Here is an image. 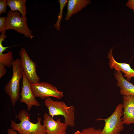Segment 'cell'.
Segmentation results:
<instances>
[{"instance_id": "cell-1", "label": "cell", "mask_w": 134, "mask_h": 134, "mask_svg": "<svg viewBox=\"0 0 134 134\" xmlns=\"http://www.w3.org/2000/svg\"><path fill=\"white\" fill-rule=\"evenodd\" d=\"M30 115L26 110H20L18 115V119L20 121L16 123L11 120V128L17 131L19 134H44L46 131L45 127L41 124L42 118H37V122L33 123L30 121Z\"/></svg>"}, {"instance_id": "cell-2", "label": "cell", "mask_w": 134, "mask_h": 134, "mask_svg": "<svg viewBox=\"0 0 134 134\" xmlns=\"http://www.w3.org/2000/svg\"><path fill=\"white\" fill-rule=\"evenodd\" d=\"M44 104L48 110L49 114L52 118L62 115L64 117L65 123L68 126H75V109L73 105L68 106L64 101H55L50 98L45 99Z\"/></svg>"}, {"instance_id": "cell-3", "label": "cell", "mask_w": 134, "mask_h": 134, "mask_svg": "<svg viewBox=\"0 0 134 134\" xmlns=\"http://www.w3.org/2000/svg\"><path fill=\"white\" fill-rule=\"evenodd\" d=\"M12 66V78L5 85L4 89L5 92L9 97L12 105L14 106L20 98V83L23 77V70L19 59L13 60Z\"/></svg>"}, {"instance_id": "cell-4", "label": "cell", "mask_w": 134, "mask_h": 134, "mask_svg": "<svg viewBox=\"0 0 134 134\" xmlns=\"http://www.w3.org/2000/svg\"><path fill=\"white\" fill-rule=\"evenodd\" d=\"M27 19L23 18L19 11H12L10 10L7 13L5 23V29L15 30L25 37L32 39L34 36L28 26Z\"/></svg>"}, {"instance_id": "cell-5", "label": "cell", "mask_w": 134, "mask_h": 134, "mask_svg": "<svg viewBox=\"0 0 134 134\" xmlns=\"http://www.w3.org/2000/svg\"><path fill=\"white\" fill-rule=\"evenodd\" d=\"M123 107L120 103L116 106L112 114L107 118L98 119L97 120H103L105 122L104 127L101 131V134H120L124 130L122 122Z\"/></svg>"}, {"instance_id": "cell-6", "label": "cell", "mask_w": 134, "mask_h": 134, "mask_svg": "<svg viewBox=\"0 0 134 134\" xmlns=\"http://www.w3.org/2000/svg\"><path fill=\"white\" fill-rule=\"evenodd\" d=\"M31 87L35 98L39 97L41 100L52 97L58 99L63 96V93L58 91L52 84L44 82L31 84Z\"/></svg>"}, {"instance_id": "cell-7", "label": "cell", "mask_w": 134, "mask_h": 134, "mask_svg": "<svg viewBox=\"0 0 134 134\" xmlns=\"http://www.w3.org/2000/svg\"><path fill=\"white\" fill-rule=\"evenodd\" d=\"M19 54L24 73L30 83L33 84L40 82V79L36 72L37 66L35 63L31 59L24 48H21Z\"/></svg>"}, {"instance_id": "cell-8", "label": "cell", "mask_w": 134, "mask_h": 134, "mask_svg": "<svg viewBox=\"0 0 134 134\" xmlns=\"http://www.w3.org/2000/svg\"><path fill=\"white\" fill-rule=\"evenodd\" d=\"M31 84L23 72L20 101L26 104L28 111H30L33 106L38 107L40 105V103L36 99L33 94L31 87Z\"/></svg>"}, {"instance_id": "cell-9", "label": "cell", "mask_w": 134, "mask_h": 134, "mask_svg": "<svg viewBox=\"0 0 134 134\" xmlns=\"http://www.w3.org/2000/svg\"><path fill=\"white\" fill-rule=\"evenodd\" d=\"M43 125L45 128L47 134H66L68 126L61 121L60 119L55 121L51 116L46 113L43 116Z\"/></svg>"}, {"instance_id": "cell-10", "label": "cell", "mask_w": 134, "mask_h": 134, "mask_svg": "<svg viewBox=\"0 0 134 134\" xmlns=\"http://www.w3.org/2000/svg\"><path fill=\"white\" fill-rule=\"evenodd\" d=\"M107 57L109 59V65L111 69H114L115 71L122 72L125 74L124 77H126V79L129 82L132 78L134 77V70L129 64L120 63L116 61L113 55L112 49H110Z\"/></svg>"}, {"instance_id": "cell-11", "label": "cell", "mask_w": 134, "mask_h": 134, "mask_svg": "<svg viewBox=\"0 0 134 134\" xmlns=\"http://www.w3.org/2000/svg\"><path fill=\"white\" fill-rule=\"evenodd\" d=\"M123 107L124 111L122 118L124 124H134V97L123 96Z\"/></svg>"}, {"instance_id": "cell-12", "label": "cell", "mask_w": 134, "mask_h": 134, "mask_svg": "<svg viewBox=\"0 0 134 134\" xmlns=\"http://www.w3.org/2000/svg\"><path fill=\"white\" fill-rule=\"evenodd\" d=\"M114 75L117 81V86L120 88L121 94L123 96L134 97V85L124 78L121 71H115Z\"/></svg>"}, {"instance_id": "cell-13", "label": "cell", "mask_w": 134, "mask_h": 134, "mask_svg": "<svg viewBox=\"0 0 134 134\" xmlns=\"http://www.w3.org/2000/svg\"><path fill=\"white\" fill-rule=\"evenodd\" d=\"M90 0H69L68 1L67 10L65 20H69L72 16L85 8L90 3Z\"/></svg>"}, {"instance_id": "cell-14", "label": "cell", "mask_w": 134, "mask_h": 134, "mask_svg": "<svg viewBox=\"0 0 134 134\" xmlns=\"http://www.w3.org/2000/svg\"><path fill=\"white\" fill-rule=\"evenodd\" d=\"M7 5L12 11H19L23 18L27 19L26 16L27 14L26 0H7Z\"/></svg>"}, {"instance_id": "cell-15", "label": "cell", "mask_w": 134, "mask_h": 134, "mask_svg": "<svg viewBox=\"0 0 134 134\" xmlns=\"http://www.w3.org/2000/svg\"><path fill=\"white\" fill-rule=\"evenodd\" d=\"M13 60L11 51L5 54H0V63L6 67L10 68L12 66Z\"/></svg>"}, {"instance_id": "cell-16", "label": "cell", "mask_w": 134, "mask_h": 134, "mask_svg": "<svg viewBox=\"0 0 134 134\" xmlns=\"http://www.w3.org/2000/svg\"><path fill=\"white\" fill-rule=\"evenodd\" d=\"M60 6V10L59 13L57 20L54 25V26L58 31H59L60 29V24L61 23L63 17V11L64 7L66 5L67 2V0H58Z\"/></svg>"}, {"instance_id": "cell-17", "label": "cell", "mask_w": 134, "mask_h": 134, "mask_svg": "<svg viewBox=\"0 0 134 134\" xmlns=\"http://www.w3.org/2000/svg\"><path fill=\"white\" fill-rule=\"evenodd\" d=\"M102 129H96L94 127H91L82 129L81 134H101Z\"/></svg>"}, {"instance_id": "cell-18", "label": "cell", "mask_w": 134, "mask_h": 134, "mask_svg": "<svg viewBox=\"0 0 134 134\" xmlns=\"http://www.w3.org/2000/svg\"><path fill=\"white\" fill-rule=\"evenodd\" d=\"M7 37V35L5 33H1L0 35V54L3 53V52L5 51L7 49L10 47V46L4 47L2 45V41H4Z\"/></svg>"}, {"instance_id": "cell-19", "label": "cell", "mask_w": 134, "mask_h": 134, "mask_svg": "<svg viewBox=\"0 0 134 134\" xmlns=\"http://www.w3.org/2000/svg\"><path fill=\"white\" fill-rule=\"evenodd\" d=\"M6 18V17H0V32L1 33H6L5 26Z\"/></svg>"}, {"instance_id": "cell-20", "label": "cell", "mask_w": 134, "mask_h": 134, "mask_svg": "<svg viewBox=\"0 0 134 134\" xmlns=\"http://www.w3.org/2000/svg\"><path fill=\"white\" fill-rule=\"evenodd\" d=\"M7 5V0H0V15L6 12V6Z\"/></svg>"}, {"instance_id": "cell-21", "label": "cell", "mask_w": 134, "mask_h": 134, "mask_svg": "<svg viewBox=\"0 0 134 134\" xmlns=\"http://www.w3.org/2000/svg\"><path fill=\"white\" fill-rule=\"evenodd\" d=\"M7 70L5 68V66L0 63V78L1 79L4 76Z\"/></svg>"}, {"instance_id": "cell-22", "label": "cell", "mask_w": 134, "mask_h": 134, "mask_svg": "<svg viewBox=\"0 0 134 134\" xmlns=\"http://www.w3.org/2000/svg\"><path fill=\"white\" fill-rule=\"evenodd\" d=\"M126 5L130 9H132L134 12V0H128Z\"/></svg>"}, {"instance_id": "cell-23", "label": "cell", "mask_w": 134, "mask_h": 134, "mask_svg": "<svg viewBox=\"0 0 134 134\" xmlns=\"http://www.w3.org/2000/svg\"><path fill=\"white\" fill-rule=\"evenodd\" d=\"M8 134H18V132L13 129H8L7 130Z\"/></svg>"}, {"instance_id": "cell-24", "label": "cell", "mask_w": 134, "mask_h": 134, "mask_svg": "<svg viewBox=\"0 0 134 134\" xmlns=\"http://www.w3.org/2000/svg\"><path fill=\"white\" fill-rule=\"evenodd\" d=\"M74 134H81V132L77 130L74 133Z\"/></svg>"}, {"instance_id": "cell-25", "label": "cell", "mask_w": 134, "mask_h": 134, "mask_svg": "<svg viewBox=\"0 0 134 134\" xmlns=\"http://www.w3.org/2000/svg\"><path fill=\"white\" fill-rule=\"evenodd\" d=\"M47 134L46 133H45V134Z\"/></svg>"}]
</instances>
